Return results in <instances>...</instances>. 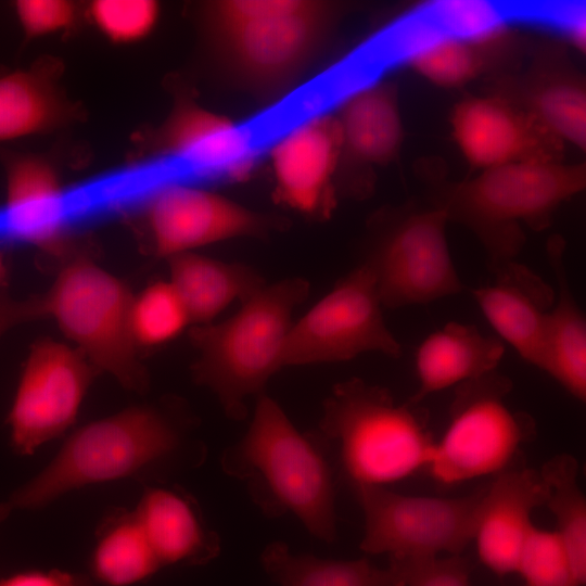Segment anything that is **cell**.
I'll return each instance as SVG.
<instances>
[{"label": "cell", "mask_w": 586, "mask_h": 586, "mask_svg": "<svg viewBox=\"0 0 586 586\" xmlns=\"http://www.w3.org/2000/svg\"><path fill=\"white\" fill-rule=\"evenodd\" d=\"M337 4L313 0H221L202 8L214 53L241 86L260 97L300 77L333 29Z\"/></svg>", "instance_id": "obj_3"}, {"label": "cell", "mask_w": 586, "mask_h": 586, "mask_svg": "<svg viewBox=\"0 0 586 586\" xmlns=\"http://www.w3.org/2000/svg\"><path fill=\"white\" fill-rule=\"evenodd\" d=\"M13 509L14 508L9 500L7 502H0V523L8 518Z\"/></svg>", "instance_id": "obj_39"}, {"label": "cell", "mask_w": 586, "mask_h": 586, "mask_svg": "<svg viewBox=\"0 0 586 586\" xmlns=\"http://www.w3.org/2000/svg\"><path fill=\"white\" fill-rule=\"evenodd\" d=\"M406 586H470L471 564L461 555L431 558H390Z\"/></svg>", "instance_id": "obj_34"}, {"label": "cell", "mask_w": 586, "mask_h": 586, "mask_svg": "<svg viewBox=\"0 0 586 586\" xmlns=\"http://www.w3.org/2000/svg\"><path fill=\"white\" fill-rule=\"evenodd\" d=\"M135 511L162 566L202 565L218 556L219 536L181 487L145 486Z\"/></svg>", "instance_id": "obj_21"}, {"label": "cell", "mask_w": 586, "mask_h": 586, "mask_svg": "<svg viewBox=\"0 0 586 586\" xmlns=\"http://www.w3.org/2000/svg\"><path fill=\"white\" fill-rule=\"evenodd\" d=\"M328 447L302 433L280 405L257 397L251 424L225 449L221 468L244 482L249 495L269 518L294 514L316 538L336 537L335 484Z\"/></svg>", "instance_id": "obj_2"}, {"label": "cell", "mask_w": 586, "mask_h": 586, "mask_svg": "<svg viewBox=\"0 0 586 586\" xmlns=\"http://www.w3.org/2000/svg\"><path fill=\"white\" fill-rule=\"evenodd\" d=\"M260 562L280 586H406L390 564L381 569L366 558L330 560L294 553L281 542L269 544Z\"/></svg>", "instance_id": "obj_28"}, {"label": "cell", "mask_w": 586, "mask_h": 586, "mask_svg": "<svg viewBox=\"0 0 586 586\" xmlns=\"http://www.w3.org/2000/svg\"><path fill=\"white\" fill-rule=\"evenodd\" d=\"M8 276V269L4 260V255L0 249V288L3 286L5 283V279Z\"/></svg>", "instance_id": "obj_38"}, {"label": "cell", "mask_w": 586, "mask_h": 586, "mask_svg": "<svg viewBox=\"0 0 586 586\" xmlns=\"http://www.w3.org/2000/svg\"><path fill=\"white\" fill-rule=\"evenodd\" d=\"M315 434L353 486L386 487L428 470L435 443L424 410L358 378L333 387Z\"/></svg>", "instance_id": "obj_6"}, {"label": "cell", "mask_w": 586, "mask_h": 586, "mask_svg": "<svg viewBox=\"0 0 586 586\" xmlns=\"http://www.w3.org/2000/svg\"><path fill=\"white\" fill-rule=\"evenodd\" d=\"M365 525L360 549L390 558L461 555L473 542L485 486L453 498L411 496L384 486H354Z\"/></svg>", "instance_id": "obj_10"}, {"label": "cell", "mask_w": 586, "mask_h": 586, "mask_svg": "<svg viewBox=\"0 0 586 586\" xmlns=\"http://www.w3.org/2000/svg\"><path fill=\"white\" fill-rule=\"evenodd\" d=\"M1 158L7 193L0 208V231L64 263L74 254L67 241L75 205L69 189L38 156L7 153Z\"/></svg>", "instance_id": "obj_15"}, {"label": "cell", "mask_w": 586, "mask_h": 586, "mask_svg": "<svg viewBox=\"0 0 586 586\" xmlns=\"http://www.w3.org/2000/svg\"><path fill=\"white\" fill-rule=\"evenodd\" d=\"M169 283L191 323L213 322L235 301L243 302L265 283L250 266L228 263L195 252L168 259Z\"/></svg>", "instance_id": "obj_25"}, {"label": "cell", "mask_w": 586, "mask_h": 586, "mask_svg": "<svg viewBox=\"0 0 586 586\" xmlns=\"http://www.w3.org/2000/svg\"><path fill=\"white\" fill-rule=\"evenodd\" d=\"M504 354L500 339L487 336L472 324L446 323L429 334L416 352L419 387L407 403L419 405L433 393L496 370Z\"/></svg>", "instance_id": "obj_22"}, {"label": "cell", "mask_w": 586, "mask_h": 586, "mask_svg": "<svg viewBox=\"0 0 586 586\" xmlns=\"http://www.w3.org/2000/svg\"><path fill=\"white\" fill-rule=\"evenodd\" d=\"M189 324L190 317L169 281L153 282L133 295L130 327L139 351L168 344Z\"/></svg>", "instance_id": "obj_31"}, {"label": "cell", "mask_w": 586, "mask_h": 586, "mask_svg": "<svg viewBox=\"0 0 586 586\" xmlns=\"http://www.w3.org/2000/svg\"><path fill=\"white\" fill-rule=\"evenodd\" d=\"M504 34L487 40L437 39L409 59L428 80L444 87L468 82L494 65L507 46Z\"/></svg>", "instance_id": "obj_30"}, {"label": "cell", "mask_w": 586, "mask_h": 586, "mask_svg": "<svg viewBox=\"0 0 586 586\" xmlns=\"http://www.w3.org/2000/svg\"><path fill=\"white\" fill-rule=\"evenodd\" d=\"M132 207L144 251L167 260L206 245L259 237L270 228L266 216L193 182L160 186Z\"/></svg>", "instance_id": "obj_12"}, {"label": "cell", "mask_w": 586, "mask_h": 586, "mask_svg": "<svg viewBox=\"0 0 586 586\" xmlns=\"http://www.w3.org/2000/svg\"><path fill=\"white\" fill-rule=\"evenodd\" d=\"M42 298L46 317L98 372L110 373L127 390H148V373L130 327L133 294L124 281L91 257L75 253L61 265Z\"/></svg>", "instance_id": "obj_7"}, {"label": "cell", "mask_w": 586, "mask_h": 586, "mask_svg": "<svg viewBox=\"0 0 586 586\" xmlns=\"http://www.w3.org/2000/svg\"><path fill=\"white\" fill-rule=\"evenodd\" d=\"M193 431V420L173 400L92 421L76 430L9 502L14 509L34 510L73 489L122 479L163 485L205 460V444Z\"/></svg>", "instance_id": "obj_1"}, {"label": "cell", "mask_w": 586, "mask_h": 586, "mask_svg": "<svg viewBox=\"0 0 586 586\" xmlns=\"http://www.w3.org/2000/svg\"><path fill=\"white\" fill-rule=\"evenodd\" d=\"M547 258L557 282L548 315L543 371L581 402L586 399V319L572 293L565 262L564 241L553 237Z\"/></svg>", "instance_id": "obj_24"}, {"label": "cell", "mask_w": 586, "mask_h": 586, "mask_svg": "<svg viewBox=\"0 0 586 586\" xmlns=\"http://www.w3.org/2000/svg\"><path fill=\"white\" fill-rule=\"evenodd\" d=\"M517 573L525 586H581L557 532L535 525L521 551Z\"/></svg>", "instance_id": "obj_32"}, {"label": "cell", "mask_w": 586, "mask_h": 586, "mask_svg": "<svg viewBox=\"0 0 586 586\" xmlns=\"http://www.w3.org/2000/svg\"><path fill=\"white\" fill-rule=\"evenodd\" d=\"M14 10L27 39L71 28L77 20V7L64 0H18Z\"/></svg>", "instance_id": "obj_35"}, {"label": "cell", "mask_w": 586, "mask_h": 586, "mask_svg": "<svg viewBox=\"0 0 586 586\" xmlns=\"http://www.w3.org/2000/svg\"><path fill=\"white\" fill-rule=\"evenodd\" d=\"M492 284L471 295L496 333L527 364L543 370L548 315L556 291L532 269L509 262L492 270Z\"/></svg>", "instance_id": "obj_18"}, {"label": "cell", "mask_w": 586, "mask_h": 586, "mask_svg": "<svg viewBox=\"0 0 586 586\" xmlns=\"http://www.w3.org/2000/svg\"><path fill=\"white\" fill-rule=\"evenodd\" d=\"M546 487V506L556 520V532L568 553L576 581L586 583V499L578 484V463L560 454L539 469Z\"/></svg>", "instance_id": "obj_29"}, {"label": "cell", "mask_w": 586, "mask_h": 586, "mask_svg": "<svg viewBox=\"0 0 586 586\" xmlns=\"http://www.w3.org/2000/svg\"><path fill=\"white\" fill-rule=\"evenodd\" d=\"M546 487L539 470L512 466L485 486L473 542L480 561L502 577L517 573L534 524L533 511L544 506Z\"/></svg>", "instance_id": "obj_19"}, {"label": "cell", "mask_w": 586, "mask_h": 586, "mask_svg": "<svg viewBox=\"0 0 586 586\" xmlns=\"http://www.w3.org/2000/svg\"><path fill=\"white\" fill-rule=\"evenodd\" d=\"M161 568L135 510L114 508L102 518L89 562L95 581L105 586H131Z\"/></svg>", "instance_id": "obj_27"}, {"label": "cell", "mask_w": 586, "mask_h": 586, "mask_svg": "<svg viewBox=\"0 0 586 586\" xmlns=\"http://www.w3.org/2000/svg\"><path fill=\"white\" fill-rule=\"evenodd\" d=\"M245 126L192 101H180L162 125L154 156L166 173L240 179L254 161Z\"/></svg>", "instance_id": "obj_14"}, {"label": "cell", "mask_w": 586, "mask_h": 586, "mask_svg": "<svg viewBox=\"0 0 586 586\" xmlns=\"http://www.w3.org/2000/svg\"><path fill=\"white\" fill-rule=\"evenodd\" d=\"M99 372L75 347L41 339L25 361L8 422L15 453L29 456L76 420Z\"/></svg>", "instance_id": "obj_13"}, {"label": "cell", "mask_w": 586, "mask_h": 586, "mask_svg": "<svg viewBox=\"0 0 586 586\" xmlns=\"http://www.w3.org/2000/svg\"><path fill=\"white\" fill-rule=\"evenodd\" d=\"M335 119L342 155L378 166L397 157L404 128L397 90L390 82H371L349 93Z\"/></svg>", "instance_id": "obj_23"}, {"label": "cell", "mask_w": 586, "mask_h": 586, "mask_svg": "<svg viewBox=\"0 0 586 586\" xmlns=\"http://www.w3.org/2000/svg\"><path fill=\"white\" fill-rule=\"evenodd\" d=\"M382 307L371 272L365 265L356 267L293 321L284 367L341 362L373 352L398 358L402 346Z\"/></svg>", "instance_id": "obj_11"}, {"label": "cell", "mask_w": 586, "mask_h": 586, "mask_svg": "<svg viewBox=\"0 0 586 586\" xmlns=\"http://www.w3.org/2000/svg\"><path fill=\"white\" fill-rule=\"evenodd\" d=\"M71 116L47 65L0 76V142L47 133Z\"/></svg>", "instance_id": "obj_26"}, {"label": "cell", "mask_w": 586, "mask_h": 586, "mask_svg": "<svg viewBox=\"0 0 586 586\" xmlns=\"http://www.w3.org/2000/svg\"><path fill=\"white\" fill-rule=\"evenodd\" d=\"M586 186L584 164L522 162L482 169L473 178L436 187L431 203L468 228L493 269L517 260L525 235L547 228L557 208Z\"/></svg>", "instance_id": "obj_4"}, {"label": "cell", "mask_w": 586, "mask_h": 586, "mask_svg": "<svg viewBox=\"0 0 586 586\" xmlns=\"http://www.w3.org/2000/svg\"><path fill=\"white\" fill-rule=\"evenodd\" d=\"M41 318H46L42 294L17 300L0 293V337L18 324Z\"/></svg>", "instance_id": "obj_36"}, {"label": "cell", "mask_w": 586, "mask_h": 586, "mask_svg": "<svg viewBox=\"0 0 586 586\" xmlns=\"http://www.w3.org/2000/svg\"><path fill=\"white\" fill-rule=\"evenodd\" d=\"M341 156L335 116L310 117L284 132L270 152L279 201L301 214L327 217L335 205L333 179Z\"/></svg>", "instance_id": "obj_17"}, {"label": "cell", "mask_w": 586, "mask_h": 586, "mask_svg": "<svg viewBox=\"0 0 586 586\" xmlns=\"http://www.w3.org/2000/svg\"><path fill=\"white\" fill-rule=\"evenodd\" d=\"M0 586H93V584L87 575L53 569L15 573L1 578Z\"/></svg>", "instance_id": "obj_37"}, {"label": "cell", "mask_w": 586, "mask_h": 586, "mask_svg": "<svg viewBox=\"0 0 586 586\" xmlns=\"http://www.w3.org/2000/svg\"><path fill=\"white\" fill-rule=\"evenodd\" d=\"M308 292L302 278L264 284L232 316L190 329L199 353L192 377L216 395L230 419H244L246 398L264 394L269 379L284 367L292 315Z\"/></svg>", "instance_id": "obj_5"}, {"label": "cell", "mask_w": 586, "mask_h": 586, "mask_svg": "<svg viewBox=\"0 0 586 586\" xmlns=\"http://www.w3.org/2000/svg\"><path fill=\"white\" fill-rule=\"evenodd\" d=\"M498 89L495 95L528 113L562 142L585 149V82L564 56L544 53L523 75L500 82Z\"/></svg>", "instance_id": "obj_20"}, {"label": "cell", "mask_w": 586, "mask_h": 586, "mask_svg": "<svg viewBox=\"0 0 586 586\" xmlns=\"http://www.w3.org/2000/svg\"><path fill=\"white\" fill-rule=\"evenodd\" d=\"M88 14L97 29L114 43L145 38L155 27L160 7L151 0H97Z\"/></svg>", "instance_id": "obj_33"}, {"label": "cell", "mask_w": 586, "mask_h": 586, "mask_svg": "<svg viewBox=\"0 0 586 586\" xmlns=\"http://www.w3.org/2000/svg\"><path fill=\"white\" fill-rule=\"evenodd\" d=\"M511 390L512 381L497 369L457 385L447 428L428 467L435 482L453 486L513 466L536 425L530 415L508 406Z\"/></svg>", "instance_id": "obj_8"}, {"label": "cell", "mask_w": 586, "mask_h": 586, "mask_svg": "<svg viewBox=\"0 0 586 586\" xmlns=\"http://www.w3.org/2000/svg\"><path fill=\"white\" fill-rule=\"evenodd\" d=\"M454 138L468 162L482 169L522 162H560L563 142L511 102L473 97L451 114Z\"/></svg>", "instance_id": "obj_16"}, {"label": "cell", "mask_w": 586, "mask_h": 586, "mask_svg": "<svg viewBox=\"0 0 586 586\" xmlns=\"http://www.w3.org/2000/svg\"><path fill=\"white\" fill-rule=\"evenodd\" d=\"M379 222L362 265L374 279L383 307L428 304L464 290L441 209L432 204L405 206Z\"/></svg>", "instance_id": "obj_9"}]
</instances>
